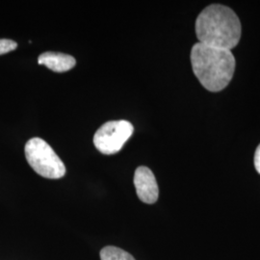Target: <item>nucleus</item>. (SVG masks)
<instances>
[{"label":"nucleus","mask_w":260,"mask_h":260,"mask_svg":"<svg viewBox=\"0 0 260 260\" xmlns=\"http://www.w3.org/2000/svg\"><path fill=\"white\" fill-rule=\"evenodd\" d=\"M196 34L201 44L231 50L240 41L241 23L231 8L212 4L199 15Z\"/></svg>","instance_id":"obj_1"},{"label":"nucleus","mask_w":260,"mask_h":260,"mask_svg":"<svg viewBox=\"0 0 260 260\" xmlns=\"http://www.w3.org/2000/svg\"><path fill=\"white\" fill-rule=\"evenodd\" d=\"M191 64L199 81L210 92L224 89L233 79L235 59L231 50L198 43L191 50Z\"/></svg>","instance_id":"obj_2"},{"label":"nucleus","mask_w":260,"mask_h":260,"mask_svg":"<svg viewBox=\"0 0 260 260\" xmlns=\"http://www.w3.org/2000/svg\"><path fill=\"white\" fill-rule=\"evenodd\" d=\"M24 151L29 165L41 177L58 179L65 176L64 162L45 140L41 138L29 140Z\"/></svg>","instance_id":"obj_3"},{"label":"nucleus","mask_w":260,"mask_h":260,"mask_svg":"<svg viewBox=\"0 0 260 260\" xmlns=\"http://www.w3.org/2000/svg\"><path fill=\"white\" fill-rule=\"evenodd\" d=\"M134 127L129 121L120 120L104 123L93 136V145L103 154L119 152L133 134Z\"/></svg>","instance_id":"obj_4"},{"label":"nucleus","mask_w":260,"mask_h":260,"mask_svg":"<svg viewBox=\"0 0 260 260\" xmlns=\"http://www.w3.org/2000/svg\"><path fill=\"white\" fill-rule=\"evenodd\" d=\"M134 185L140 200L148 205L156 203L159 196L157 181L150 169L145 166L137 168L134 174Z\"/></svg>","instance_id":"obj_5"},{"label":"nucleus","mask_w":260,"mask_h":260,"mask_svg":"<svg viewBox=\"0 0 260 260\" xmlns=\"http://www.w3.org/2000/svg\"><path fill=\"white\" fill-rule=\"evenodd\" d=\"M38 63L46 66L47 69L55 73H65L75 68L76 65L75 57L65 53L48 51L39 56Z\"/></svg>","instance_id":"obj_6"},{"label":"nucleus","mask_w":260,"mask_h":260,"mask_svg":"<svg viewBox=\"0 0 260 260\" xmlns=\"http://www.w3.org/2000/svg\"><path fill=\"white\" fill-rule=\"evenodd\" d=\"M101 259L102 260H135V258L120 248L108 246L103 248L101 251Z\"/></svg>","instance_id":"obj_7"},{"label":"nucleus","mask_w":260,"mask_h":260,"mask_svg":"<svg viewBox=\"0 0 260 260\" xmlns=\"http://www.w3.org/2000/svg\"><path fill=\"white\" fill-rule=\"evenodd\" d=\"M18 47V44L15 41L8 39H0V55L9 53Z\"/></svg>","instance_id":"obj_8"},{"label":"nucleus","mask_w":260,"mask_h":260,"mask_svg":"<svg viewBox=\"0 0 260 260\" xmlns=\"http://www.w3.org/2000/svg\"><path fill=\"white\" fill-rule=\"evenodd\" d=\"M254 167L256 169L257 173L260 174V144L255 150V154H254Z\"/></svg>","instance_id":"obj_9"}]
</instances>
